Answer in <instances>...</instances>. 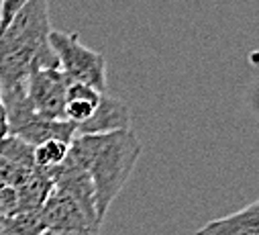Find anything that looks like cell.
I'll return each mask as SVG.
<instances>
[{
    "label": "cell",
    "mask_w": 259,
    "mask_h": 235,
    "mask_svg": "<svg viewBox=\"0 0 259 235\" xmlns=\"http://www.w3.org/2000/svg\"><path fill=\"white\" fill-rule=\"evenodd\" d=\"M41 211V219L45 229L63 231V233H96L100 231V223L84 213V209L66 192L51 186L49 197L45 199Z\"/></svg>",
    "instance_id": "cell-5"
},
{
    "label": "cell",
    "mask_w": 259,
    "mask_h": 235,
    "mask_svg": "<svg viewBox=\"0 0 259 235\" xmlns=\"http://www.w3.org/2000/svg\"><path fill=\"white\" fill-rule=\"evenodd\" d=\"M100 94L102 92L96 88H90L80 82H70L66 104H63V121L74 127H80L82 123H86L96 110Z\"/></svg>",
    "instance_id": "cell-8"
},
{
    "label": "cell",
    "mask_w": 259,
    "mask_h": 235,
    "mask_svg": "<svg viewBox=\"0 0 259 235\" xmlns=\"http://www.w3.org/2000/svg\"><path fill=\"white\" fill-rule=\"evenodd\" d=\"M15 190H17V213L39 211L51 192V178L47 172L35 168Z\"/></svg>",
    "instance_id": "cell-9"
},
{
    "label": "cell",
    "mask_w": 259,
    "mask_h": 235,
    "mask_svg": "<svg viewBox=\"0 0 259 235\" xmlns=\"http://www.w3.org/2000/svg\"><path fill=\"white\" fill-rule=\"evenodd\" d=\"M29 0H0V35L13 23V19L25 9Z\"/></svg>",
    "instance_id": "cell-12"
},
{
    "label": "cell",
    "mask_w": 259,
    "mask_h": 235,
    "mask_svg": "<svg viewBox=\"0 0 259 235\" xmlns=\"http://www.w3.org/2000/svg\"><path fill=\"white\" fill-rule=\"evenodd\" d=\"M70 82L72 80L61 70H39L29 74L25 88L35 112L43 119L63 121V104Z\"/></svg>",
    "instance_id": "cell-4"
},
{
    "label": "cell",
    "mask_w": 259,
    "mask_h": 235,
    "mask_svg": "<svg viewBox=\"0 0 259 235\" xmlns=\"http://www.w3.org/2000/svg\"><path fill=\"white\" fill-rule=\"evenodd\" d=\"M141 151L143 145L131 129L102 135H76L70 141L68 160L88 172L100 223L106 219L110 205L131 178Z\"/></svg>",
    "instance_id": "cell-1"
},
{
    "label": "cell",
    "mask_w": 259,
    "mask_h": 235,
    "mask_svg": "<svg viewBox=\"0 0 259 235\" xmlns=\"http://www.w3.org/2000/svg\"><path fill=\"white\" fill-rule=\"evenodd\" d=\"M41 231H45L41 211L15 213L0 221V235H39Z\"/></svg>",
    "instance_id": "cell-10"
},
{
    "label": "cell",
    "mask_w": 259,
    "mask_h": 235,
    "mask_svg": "<svg viewBox=\"0 0 259 235\" xmlns=\"http://www.w3.org/2000/svg\"><path fill=\"white\" fill-rule=\"evenodd\" d=\"M68 147H70V143L59 141V139L41 141V143L33 145V162L39 170L51 172L63 164V160L68 155Z\"/></svg>",
    "instance_id": "cell-11"
},
{
    "label": "cell",
    "mask_w": 259,
    "mask_h": 235,
    "mask_svg": "<svg viewBox=\"0 0 259 235\" xmlns=\"http://www.w3.org/2000/svg\"><path fill=\"white\" fill-rule=\"evenodd\" d=\"M126 129H131V108H128V104L116 96L102 92L94 114L86 123L76 127V135H102Z\"/></svg>",
    "instance_id": "cell-6"
},
{
    "label": "cell",
    "mask_w": 259,
    "mask_h": 235,
    "mask_svg": "<svg viewBox=\"0 0 259 235\" xmlns=\"http://www.w3.org/2000/svg\"><path fill=\"white\" fill-rule=\"evenodd\" d=\"M9 135V121H7V108L3 102V96H0V141Z\"/></svg>",
    "instance_id": "cell-13"
},
{
    "label": "cell",
    "mask_w": 259,
    "mask_h": 235,
    "mask_svg": "<svg viewBox=\"0 0 259 235\" xmlns=\"http://www.w3.org/2000/svg\"><path fill=\"white\" fill-rule=\"evenodd\" d=\"M49 45L57 55L59 70L72 82L86 84L100 92L106 90V57L86 47L78 33L51 31Z\"/></svg>",
    "instance_id": "cell-3"
},
{
    "label": "cell",
    "mask_w": 259,
    "mask_h": 235,
    "mask_svg": "<svg viewBox=\"0 0 259 235\" xmlns=\"http://www.w3.org/2000/svg\"><path fill=\"white\" fill-rule=\"evenodd\" d=\"M194 235H259V203H251L233 215L208 221Z\"/></svg>",
    "instance_id": "cell-7"
},
{
    "label": "cell",
    "mask_w": 259,
    "mask_h": 235,
    "mask_svg": "<svg viewBox=\"0 0 259 235\" xmlns=\"http://www.w3.org/2000/svg\"><path fill=\"white\" fill-rule=\"evenodd\" d=\"M0 221H3V217H0Z\"/></svg>",
    "instance_id": "cell-15"
},
{
    "label": "cell",
    "mask_w": 259,
    "mask_h": 235,
    "mask_svg": "<svg viewBox=\"0 0 259 235\" xmlns=\"http://www.w3.org/2000/svg\"><path fill=\"white\" fill-rule=\"evenodd\" d=\"M39 235H96V233H63V231H51V229H45V231H41Z\"/></svg>",
    "instance_id": "cell-14"
},
{
    "label": "cell",
    "mask_w": 259,
    "mask_h": 235,
    "mask_svg": "<svg viewBox=\"0 0 259 235\" xmlns=\"http://www.w3.org/2000/svg\"><path fill=\"white\" fill-rule=\"evenodd\" d=\"M51 31L49 0H29L0 35V92L25 84L33 72L59 70Z\"/></svg>",
    "instance_id": "cell-2"
}]
</instances>
